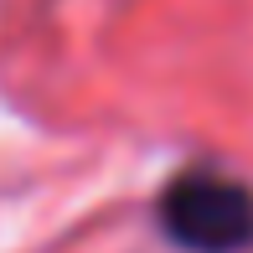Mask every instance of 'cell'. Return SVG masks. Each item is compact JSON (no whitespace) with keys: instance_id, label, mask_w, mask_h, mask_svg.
<instances>
[{"instance_id":"cell-1","label":"cell","mask_w":253,"mask_h":253,"mask_svg":"<svg viewBox=\"0 0 253 253\" xmlns=\"http://www.w3.org/2000/svg\"><path fill=\"white\" fill-rule=\"evenodd\" d=\"M160 227L191 253L253 248V191L217 170H186L160 197Z\"/></svg>"}]
</instances>
